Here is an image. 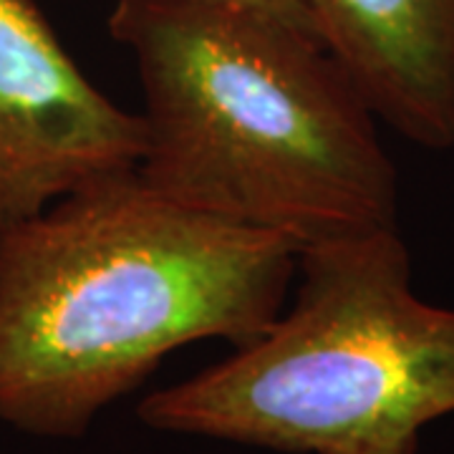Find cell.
I'll return each mask as SVG.
<instances>
[{
  "label": "cell",
  "mask_w": 454,
  "mask_h": 454,
  "mask_svg": "<svg viewBox=\"0 0 454 454\" xmlns=\"http://www.w3.org/2000/svg\"><path fill=\"white\" fill-rule=\"evenodd\" d=\"M298 255L137 169L0 227V422L83 437L182 346L258 339L286 309Z\"/></svg>",
  "instance_id": "6da1fadb"
},
{
  "label": "cell",
  "mask_w": 454,
  "mask_h": 454,
  "mask_svg": "<svg viewBox=\"0 0 454 454\" xmlns=\"http://www.w3.org/2000/svg\"><path fill=\"white\" fill-rule=\"evenodd\" d=\"M109 33L137 61L157 192L298 250L399 227L379 119L318 38L200 0H116Z\"/></svg>",
  "instance_id": "7a4b0ae2"
},
{
  "label": "cell",
  "mask_w": 454,
  "mask_h": 454,
  "mask_svg": "<svg viewBox=\"0 0 454 454\" xmlns=\"http://www.w3.org/2000/svg\"><path fill=\"white\" fill-rule=\"evenodd\" d=\"M298 291L258 339L137 417L154 432L283 454H417L454 414V309L411 288L399 227L309 245Z\"/></svg>",
  "instance_id": "3957f363"
},
{
  "label": "cell",
  "mask_w": 454,
  "mask_h": 454,
  "mask_svg": "<svg viewBox=\"0 0 454 454\" xmlns=\"http://www.w3.org/2000/svg\"><path fill=\"white\" fill-rule=\"evenodd\" d=\"M142 116L83 76L35 0H0V227L139 167Z\"/></svg>",
  "instance_id": "277c9868"
},
{
  "label": "cell",
  "mask_w": 454,
  "mask_h": 454,
  "mask_svg": "<svg viewBox=\"0 0 454 454\" xmlns=\"http://www.w3.org/2000/svg\"><path fill=\"white\" fill-rule=\"evenodd\" d=\"M324 49L379 121L454 149V0H309Z\"/></svg>",
  "instance_id": "5b68a950"
},
{
  "label": "cell",
  "mask_w": 454,
  "mask_h": 454,
  "mask_svg": "<svg viewBox=\"0 0 454 454\" xmlns=\"http://www.w3.org/2000/svg\"><path fill=\"white\" fill-rule=\"evenodd\" d=\"M200 3H215V5H232V8H243V11H255V13L283 20L293 28L318 38L316 23H313V16H310L309 0H200Z\"/></svg>",
  "instance_id": "8992f818"
}]
</instances>
